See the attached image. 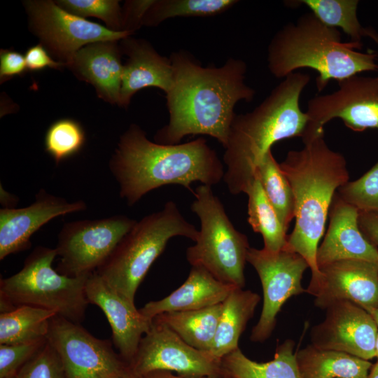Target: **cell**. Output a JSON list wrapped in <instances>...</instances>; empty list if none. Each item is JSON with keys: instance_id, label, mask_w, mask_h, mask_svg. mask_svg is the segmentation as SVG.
Returning a JSON list of instances; mask_svg holds the SVG:
<instances>
[{"instance_id": "obj_30", "label": "cell", "mask_w": 378, "mask_h": 378, "mask_svg": "<svg viewBox=\"0 0 378 378\" xmlns=\"http://www.w3.org/2000/svg\"><path fill=\"white\" fill-rule=\"evenodd\" d=\"M236 0H153L146 11L142 25L157 26L176 17H210L224 13Z\"/></svg>"}, {"instance_id": "obj_4", "label": "cell", "mask_w": 378, "mask_h": 378, "mask_svg": "<svg viewBox=\"0 0 378 378\" xmlns=\"http://www.w3.org/2000/svg\"><path fill=\"white\" fill-rule=\"evenodd\" d=\"M303 144L302 149L288 151L279 164L295 198V225L284 248L307 261L311 281H316L321 276L316 262L318 243L335 195L349 175L345 158L328 147L324 136Z\"/></svg>"}, {"instance_id": "obj_6", "label": "cell", "mask_w": 378, "mask_h": 378, "mask_svg": "<svg viewBox=\"0 0 378 378\" xmlns=\"http://www.w3.org/2000/svg\"><path fill=\"white\" fill-rule=\"evenodd\" d=\"M199 231L173 201L136 221L107 260L96 271L114 290L134 302L136 292L167 242L181 236L195 241Z\"/></svg>"}, {"instance_id": "obj_25", "label": "cell", "mask_w": 378, "mask_h": 378, "mask_svg": "<svg viewBox=\"0 0 378 378\" xmlns=\"http://www.w3.org/2000/svg\"><path fill=\"white\" fill-rule=\"evenodd\" d=\"M294 345L293 340L284 341L276 348L274 358L265 363L248 358L238 348L222 358V367L232 378H301Z\"/></svg>"}, {"instance_id": "obj_26", "label": "cell", "mask_w": 378, "mask_h": 378, "mask_svg": "<svg viewBox=\"0 0 378 378\" xmlns=\"http://www.w3.org/2000/svg\"><path fill=\"white\" fill-rule=\"evenodd\" d=\"M222 303L197 310L166 312L154 318L165 323L190 346L209 353Z\"/></svg>"}, {"instance_id": "obj_35", "label": "cell", "mask_w": 378, "mask_h": 378, "mask_svg": "<svg viewBox=\"0 0 378 378\" xmlns=\"http://www.w3.org/2000/svg\"><path fill=\"white\" fill-rule=\"evenodd\" d=\"M46 342L47 339L29 343L0 344V378L17 376Z\"/></svg>"}, {"instance_id": "obj_2", "label": "cell", "mask_w": 378, "mask_h": 378, "mask_svg": "<svg viewBox=\"0 0 378 378\" xmlns=\"http://www.w3.org/2000/svg\"><path fill=\"white\" fill-rule=\"evenodd\" d=\"M109 169L118 183L120 197L129 206L165 185H180L193 194L192 183L211 186L223 179L225 174L216 152L204 138L161 144L150 141L134 124L120 136Z\"/></svg>"}, {"instance_id": "obj_38", "label": "cell", "mask_w": 378, "mask_h": 378, "mask_svg": "<svg viewBox=\"0 0 378 378\" xmlns=\"http://www.w3.org/2000/svg\"><path fill=\"white\" fill-rule=\"evenodd\" d=\"M25 57L20 52L1 50L0 54L1 81L22 74L27 69Z\"/></svg>"}, {"instance_id": "obj_33", "label": "cell", "mask_w": 378, "mask_h": 378, "mask_svg": "<svg viewBox=\"0 0 378 378\" xmlns=\"http://www.w3.org/2000/svg\"><path fill=\"white\" fill-rule=\"evenodd\" d=\"M337 194L359 212L378 214V161L359 178L340 186Z\"/></svg>"}, {"instance_id": "obj_13", "label": "cell", "mask_w": 378, "mask_h": 378, "mask_svg": "<svg viewBox=\"0 0 378 378\" xmlns=\"http://www.w3.org/2000/svg\"><path fill=\"white\" fill-rule=\"evenodd\" d=\"M246 261L257 272L263 291L262 309L250 339L254 342H262L271 335L276 315L286 300L306 292L302 279L309 267L300 255L286 248L270 251L250 247Z\"/></svg>"}, {"instance_id": "obj_43", "label": "cell", "mask_w": 378, "mask_h": 378, "mask_svg": "<svg viewBox=\"0 0 378 378\" xmlns=\"http://www.w3.org/2000/svg\"><path fill=\"white\" fill-rule=\"evenodd\" d=\"M368 37L371 38L378 45V33L375 30L370 28L368 33ZM377 77L378 78V76Z\"/></svg>"}, {"instance_id": "obj_24", "label": "cell", "mask_w": 378, "mask_h": 378, "mask_svg": "<svg viewBox=\"0 0 378 378\" xmlns=\"http://www.w3.org/2000/svg\"><path fill=\"white\" fill-rule=\"evenodd\" d=\"M295 354L301 378H368L373 365L353 355L312 344Z\"/></svg>"}, {"instance_id": "obj_29", "label": "cell", "mask_w": 378, "mask_h": 378, "mask_svg": "<svg viewBox=\"0 0 378 378\" xmlns=\"http://www.w3.org/2000/svg\"><path fill=\"white\" fill-rule=\"evenodd\" d=\"M255 176L287 231L295 218V198L289 181L270 150L258 165Z\"/></svg>"}, {"instance_id": "obj_8", "label": "cell", "mask_w": 378, "mask_h": 378, "mask_svg": "<svg viewBox=\"0 0 378 378\" xmlns=\"http://www.w3.org/2000/svg\"><path fill=\"white\" fill-rule=\"evenodd\" d=\"M193 195L191 210L198 216L201 227L195 244L186 251L188 261L221 282L243 288L250 248L246 235L234 227L211 186L201 184Z\"/></svg>"}, {"instance_id": "obj_36", "label": "cell", "mask_w": 378, "mask_h": 378, "mask_svg": "<svg viewBox=\"0 0 378 378\" xmlns=\"http://www.w3.org/2000/svg\"><path fill=\"white\" fill-rule=\"evenodd\" d=\"M17 378H66L60 359L47 342L19 371Z\"/></svg>"}, {"instance_id": "obj_16", "label": "cell", "mask_w": 378, "mask_h": 378, "mask_svg": "<svg viewBox=\"0 0 378 378\" xmlns=\"http://www.w3.org/2000/svg\"><path fill=\"white\" fill-rule=\"evenodd\" d=\"M318 269L320 277L310 281L306 289L317 307L326 309L335 302L349 300L370 314L378 309V262L342 260Z\"/></svg>"}, {"instance_id": "obj_7", "label": "cell", "mask_w": 378, "mask_h": 378, "mask_svg": "<svg viewBox=\"0 0 378 378\" xmlns=\"http://www.w3.org/2000/svg\"><path fill=\"white\" fill-rule=\"evenodd\" d=\"M56 248L38 246L26 258L22 269L0 280L1 313L20 306H32L81 323L89 302L85 294L88 276L59 274L52 264Z\"/></svg>"}, {"instance_id": "obj_15", "label": "cell", "mask_w": 378, "mask_h": 378, "mask_svg": "<svg viewBox=\"0 0 378 378\" xmlns=\"http://www.w3.org/2000/svg\"><path fill=\"white\" fill-rule=\"evenodd\" d=\"M325 319L311 330L313 346L369 360L377 356L378 326L372 316L349 300L329 305Z\"/></svg>"}, {"instance_id": "obj_14", "label": "cell", "mask_w": 378, "mask_h": 378, "mask_svg": "<svg viewBox=\"0 0 378 378\" xmlns=\"http://www.w3.org/2000/svg\"><path fill=\"white\" fill-rule=\"evenodd\" d=\"M25 6L32 31L52 55L66 64L83 47L97 42L122 40L130 31H115L72 14L52 1H28Z\"/></svg>"}, {"instance_id": "obj_34", "label": "cell", "mask_w": 378, "mask_h": 378, "mask_svg": "<svg viewBox=\"0 0 378 378\" xmlns=\"http://www.w3.org/2000/svg\"><path fill=\"white\" fill-rule=\"evenodd\" d=\"M56 4L66 11L81 18L94 17L105 22L110 29H122V9L115 0H60Z\"/></svg>"}, {"instance_id": "obj_18", "label": "cell", "mask_w": 378, "mask_h": 378, "mask_svg": "<svg viewBox=\"0 0 378 378\" xmlns=\"http://www.w3.org/2000/svg\"><path fill=\"white\" fill-rule=\"evenodd\" d=\"M85 294L89 304L104 312L111 328L113 344L129 365L153 320L145 317L134 302L112 288L97 272L88 276Z\"/></svg>"}, {"instance_id": "obj_3", "label": "cell", "mask_w": 378, "mask_h": 378, "mask_svg": "<svg viewBox=\"0 0 378 378\" xmlns=\"http://www.w3.org/2000/svg\"><path fill=\"white\" fill-rule=\"evenodd\" d=\"M309 81L307 74L292 73L251 111L235 115L223 155V180L231 194H246L272 145L302 136L308 117L299 102Z\"/></svg>"}, {"instance_id": "obj_23", "label": "cell", "mask_w": 378, "mask_h": 378, "mask_svg": "<svg viewBox=\"0 0 378 378\" xmlns=\"http://www.w3.org/2000/svg\"><path fill=\"white\" fill-rule=\"evenodd\" d=\"M260 300V295L250 290L234 288L223 302L214 340L209 354L222 358L239 348V340L253 317Z\"/></svg>"}, {"instance_id": "obj_39", "label": "cell", "mask_w": 378, "mask_h": 378, "mask_svg": "<svg viewBox=\"0 0 378 378\" xmlns=\"http://www.w3.org/2000/svg\"><path fill=\"white\" fill-rule=\"evenodd\" d=\"M24 57L27 68L30 71H40L48 67L60 69L66 65L63 62L55 61L42 44L30 47Z\"/></svg>"}, {"instance_id": "obj_44", "label": "cell", "mask_w": 378, "mask_h": 378, "mask_svg": "<svg viewBox=\"0 0 378 378\" xmlns=\"http://www.w3.org/2000/svg\"><path fill=\"white\" fill-rule=\"evenodd\" d=\"M371 315L372 316L378 326V309L374 311Z\"/></svg>"}, {"instance_id": "obj_42", "label": "cell", "mask_w": 378, "mask_h": 378, "mask_svg": "<svg viewBox=\"0 0 378 378\" xmlns=\"http://www.w3.org/2000/svg\"><path fill=\"white\" fill-rule=\"evenodd\" d=\"M368 378H378V363L372 365Z\"/></svg>"}, {"instance_id": "obj_45", "label": "cell", "mask_w": 378, "mask_h": 378, "mask_svg": "<svg viewBox=\"0 0 378 378\" xmlns=\"http://www.w3.org/2000/svg\"><path fill=\"white\" fill-rule=\"evenodd\" d=\"M120 378H136L130 372H128L127 374H125V375H123L122 377H121Z\"/></svg>"}, {"instance_id": "obj_12", "label": "cell", "mask_w": 378, "mask_h": 378, "mask_svg": "<svg viewBox=\"0 0 378 378\" xmlns=\"http://www.w3.org/2000/svg\"><path fill=\"white\" fill-rule=\"evenodd\" d=\"M47 340L66 378H120L130 372L110 341L95 337L80 323L56 315L50 320Z\"/></svg>"}, {"instance_id": "obj_27", "label": "cell", "mask_w": 378, "mask_h": 378, "mask_svg": "<svg viewBox=\"0 0 378 378\" xmlns=\"http://www.w3.org/2000/svg\"><path fill=\"white\" fill-rule=\"evenodd\" d=\"M56 313L32 306H20L0 314V344L44 340Z\"/></svg>"}, {"instance_id": "obj_31", "label": "cell", "mask_w": 378, "mask_h": 378, "mask_svg": "<svg viewBox=\"0 0 378 378\" xmlns=\"http://www.w3.org/2000/svg\"><path fill=\"white\" fill-rule=\"evenodd\" d=\"M311 12L326 25L341 28L351 38V41L361 43L368 36L369 28L363 27L357 16L358 0H302Z\"/></svg>"}, {"instance_id": "obj_21", "label": "cell", "mask_w": 378, "mask_h": 378, "mask_svg": "<svg viewBox=\"0 0 378 378\" xmlns=\"http://www.w3.org/2000/svg\"><path fill=\"white\" fill-rule=\"evenodd\" d=\"M66 66L80 79L91 83L99 97L111 104H120L123 64L115 41L83 47Z\"/></svg>"}, {"instance_id": "obj_17", "label": "cell", "mask_w": 378, "mask_h": 378, "mask_svg": "<svg viewBox=\"0 0 378 378\" xmlns=\"http://www.w3.org/2000/svg\"><path fill=\"white\" fill-rule=\"evenodd\" d=\"M86 209L87 204L83 200L69 202L43 188L28 206L1 209L0 260L29 248L31 237L52 219Z\"/></svg>"}, {"instance_id": "obj_28", "label": "cell", "mask_w": 378, "mask_h": 378, "mask_svg": "<svg viewBox=\"0 0 378 378\" xmlns=\"http://www.w3.org/2000/svg\"><path fill=\"white\" fill-rule=\"evenodd\" d=\"M246 195L248 197V222L255 232L262 236L263 248L270 251L284 248L287 243V231L256 176Z\"/></svg>"}, {"instance_id": "obj_48", "label": "cell", "mask_w": 378, "mask_h": 378, "mask_svg": "<svg viewBox=\"0 0 378 378\" xmlns=\"http://www.w3.org/2000/svg\"><path fill=\"white\" fill-rule=\"evenodd\" d=\"M8 378H17V376L13 377H8Z\"/></svg>"}, {"instance_id": "obj_9", "label": "cell", "mask_w": 378, "mask_h": 378, "mask_svg": "<svg viewBox=\"0 0 378 378\" xmlns=\"http://www.w3.org/2000/svg\"><path fill=\"white\" fill-rule=\"evenodd\" d=\"M135 223L124 215L66 223L58 234L55 270L71 277L96 272Z\"/></svg>"}, {"instance_id": "obj_46", "label": "cell", "mask_w": 378, "mask_h": 378, "mask_svg": "<svg viewBox=\"0 0 378 378\" xmlns=\"http://www.w3.org/2000/svg\"><path fill=\"white\" fill-rule=\"evenodd\" d=\"M376 349H377V356H378V336L377 339Z\"/></svg>"}, {"instance_id": "obj_47", "label": "cell", "mask_w": 378, "mask_h": 378, "mask_svg": "<svg viewBox=\"0 0 378 378\" xmlns=\"http://www.w3.org/2000/svg\"><path fill=\"white\" fill-rule=\"evenodd\" d=\"M220 378H232V377L226 374L225 376H223V377H222Z\"/></svg>"}, {"instance_id": "obj_32", "label": "cell", "mask_w": 378, "mask_h": 378, "mask_svg": "<svg viewBox=\"0 0 378 378\" xmlns=\"http://www.w3.org/2000/svg\"><path fill=\"white\" fill-rule=\"evenodd\" d=\"M85 141V132L76 120L64 118L54 122L45 135V149L57 164L78 153Z\"/></svg>"}, {"instance_id": "obj_1", "label": "cell", "mask_w": 378, "mask_h": 378, "mask_svg": "<svg viewBox=\"0 0 378 378\" xmlns=\"http://www.w3.org/2000/svg\"><path fill=\"white\" fill-rule=\"evenodd\" d=\"M169 59L174 83L166 94L169 118L155 136L156 143L180 144L187 135H207L225 148L239 101L251 102L255 91L245 83L247 65L229 58L219 67H204L185 50Z\"/></svg>"}, {"instance_id": "obj_10", "label": "cell", "mask_w": 378, "mask_h": 378, "mask_svg": "<svg viewBox=\"0 0 378 378\" xmlns=\"http://www.w3.org/2000/svg\"><path fill=\"white\" fill-rule=\"evenodd\" d=\"M338 89L310 99L305 111L308 121L301 136L305 142L324 136L325 125L340 118L354 132L378 129V78L352 76L338 81Z\"/></svg>"}, {"instance_id": "obj_11", "label": "cell", "mask_w": 378, "mask_h": 378, "mask_svg": "<svg viewBox=\"0 0 378 378\" xmlns=\"http://www.w3.org/2000/svg\"><path fill=\"white\" fill-rule=\"evenodd\" d=\"M128 365L136 378L155 370L176 372L189 377L220 378L226 374L221 360L190 346L156 318Z\"/></svg>"}, {"instance_id": "obj_20", "label": "cell", "mask_w": 378, "mask_h": 378, "mask_svg": "<svg viewBox=\"0 0 378 378\" xmlns=\"http://www.w3.org/2000/svg\"><path fill=\"white\" fill-rule=\"evenodd\" d=\"M130 36L122 39L128 59L123 64L119 105L125 108L139 90L157 88L167 94L174 83V69L169 57L160 55L145 40Z\"/></svg>"}, {"instance_id": "obj_41", "label": "cell", "mask_w": 378, "mask_h": 378, "mask_svg": "<svg viewBox=\"0 0 378 378\" xmlns=\"http://www.w3.org/2000/svg\"><path fill=\"white\" fill-rule=\"evenodd\" d=\"M139 378H209V377H189L179 374H174L170 371L166 370H155L148 372Z\"/></svg>"}, {"instance_id": "obj_5", "label": "cell", "mask_w": 378, "mask_h": 378, "mask_svg": "<svg viewBox=\"0 0 378 378\" xmlns=\"http://www.w3.org/2000/svg\"><path fill=\"white\" fill-rule=\"evenodd\" d=\"M361 43L343 42L339 29L321 22L312 12L284 25L267 48V66L277 78L302 68L318 72V91L332 79L337 81L363 71H378V55L372 50L357 51Z\"/></svg>"}, {"instance_id": "obj_19", "label": "cell", "mask_w": 378, "mask_h": 378, "mask_svg": "<svg viewBox=\"0 0 378 378\" xmlns=\"http://www.w3.org/2000/svg\"><path fill=\"white\" fill-rule=\"evenodd\" d=\"M329 225L316 253L318 267L342 260L378 262V248L363 235L359 211L335 195L329 210Z\"/></svg>"}, {"instance_id": "obj_40", "label": "cell", "mask_w": 378, "mask_h": 378, "mask_svg": "<svg viewBox=\"0 0 378 378\" xmlns=\"http://www.w3.org/2000/svg\"><path fill=\"white\" fill-rule=\"evenodd\" d=\"M358 223L363 235L375 246H378V214L359 212Z\"/></svg>"}, {"instance_id": "obj_22", "label": "cell", "mask_w": 378, "mask_h": 378, "mask_svg": "<svg viewBox=\"0 0 378 378\" xmlns=\"http://www.w3.org/2000/svg\"><path fill=\"white\" fill-rule=\"evenodd\" d=\"M237 286L225 284L201 267L192 266L185 282L165 298L139 309L147 318L171 312L200 309L222 303Z\"/></svg>"}, {"instance_id": "obj_37", "label": "cell", "mask_w": 378, "mask_h": 378, "mask_svg": "<svg viewBox=\"0 0 378 378\" xmlns=\"http://www.w3.org/2000/svg\"><path fill=\"white\" fill-rule=\"evenodd\" d=\"M153 0L127 1L122 9V29L133 33L142 25L144 17Z\"/></svg>"}]
</instances>
